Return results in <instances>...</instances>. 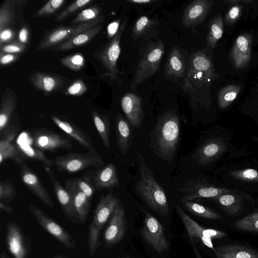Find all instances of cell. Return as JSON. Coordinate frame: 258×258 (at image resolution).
<instances>
[{"label": "cell", "instance_id": "17", "mask_svg": "<svg viewBox=\"0 0 258 258\" xmlns=\"http://www.w3.org/2000/svg\"><path fill=\"white\" fill-rule=\"evenodd\" d=\"M214 253L218 258H258V248L236 242L215 247Z\"/></svg>", "mask_w": 258, "mask_h": 258}, {"label": "cell", "instance_id": "22", "mask_svg": "<svg viewBox=\"0 0 258 258\" xmlns=\"http://www.w3.org/2000/svg\"><path fill=\"white\" fill-rule=\"evenodd\" d=\"M248 196L243 193L233 190L230 192L219 195L213 200L219 205L222 210L231 217L237 216L242 211L243 199Z\"/></svg>", "mask_w": 258, "mask_h": 258}, {"label": "cell", "instance_id": "26", "mask_svg": "<svg viewBox=\"0 0 258 258\" xmlns=\"http://www.w3.org/2000/svg\"><path fill=\"white\" fill-rule=\"evenodd\" d=\"M30 81L36 88L46 93L53 92L62 84L59 77L39 72L33 74Z\"/></svg>", "mask_w": 258, "mask_h": 258}, {"label": "cell", "instance_id": "7", "mask_svg": "<svg viewBox=\"0 0 258 258\" xmlns=\"http://www.w3.org/2000/svg\"><path fill=\"white\" fill-rule=\"evenodd\" d=\"M103 21V16L86 23L70 26L57 27L48 33L42 39L38 46L39 50H45L64 42L81 32L98 25Z\"/></svg>", "mask_w": 258, "mask_h": 258}, {"label": "cell", "instance_id": "35", "mask_svg": "<svg viewBox=\"0 0 258 258\" xmlns=\"http://www.w3.org/2000/svg\"><path fill=\"white\" fill-rule=\"evenodd\" d=\"M233 226L240 231L258 233V210L236 221Z\"/></svg>", "mask_w": 258, "mask_h": 258}, {"label": "cell", "instance_id": "6", "mask_svg": "<svg viewBox=\"0 0 258 258\" xmlns=\"http://www.w3.org/2000/svg\"><path fill=\"white\" fill-rule=\"evenodd\" d=\"M127 20L121 23L118 31L111 40L101 50L98 54V58L101 62L106 73L103 75L120 83L118 75L121 73L117 67V62L120 53V42Z\"/></svg>", "mask_w": 258, "mask_h": 258}, {"label": "cell", "instance_id": "5", "mask_svg": "<svg viewBox=\"0 0 258 258\" xmlns=\"http://www.w3.org/2000/svg\"><path fill=\"white\" fill-rule=\"evenodd\" d=\"M51 161L52 166L68 173L77 172L90 167L99 168L103 165V161L96 150L85 153L70 152L56 156Z\"/></svg>", "mask_w": 258, "mask_h": 258}, {"label": "cell", "instance_id": "13", "mask_svg": "<svg viewBox=\"0 0 258 258\" xmlns=\"http://www.w3.org/2000/svg\"><path fill=\"white\" fill-rule=\"evenodd\" d=\"M126 230V218L124 208L119 204L111 216L109 222L104 233L103 239L109 246L119 242Z\"/></svg>", "mask_w": 258, "mask_h": 258}, {"label": "cell", "instance_id": "36", "mask_svg": "<svg viewBox=\"0 0 258 258\" xmlns=\"http://www.w3.org/2000/svg\"><path fill=\"white\" fill-rule=\"evenodd\" d=\"M241 90L239 85H230L223 88L218 95V103L221 109H225L235 99Z\"/></svg>", "mask_w": 258, "mask_h": 258}, {"label": "cell", "instance_id": "42", "mask_svg": "<svg viewBox=\"0 0 258 258\" xmlns=\"http://www.w3.org/2000/svg\"><path fill=\"white\" fill-rule=\"evenodd\" d=\"M231 176L236 180L258 182V171L251 168L237 170L230 173Z\"/></svg>", "mask_w": 258, "mask_h": 258}, {"label": "cell", "instance_id": "29", "mask_svg": "<svg viewBox=\"0 0 258 258\" xmlns=\"http://www.w3.org/2000/svg\"><path fill=\"white\" fill-rule=\"evenodd\" d=\"M115 125L117 144L121 153L124 155L130 145L131 129L127 121L120 114H118L116 118Z\"/></svg>", "mask_w": 258, "mask_h": 258}, {"label": "cell", "instance_id": "14", "mask_svg": "<svg viewBox=\"0 0 258 258\" xmlns=\"http://www.w3.org/2000/svg\"><path fill=\"white\" fill-rule=\"evenodd\" d=\"M213 5V2L208 0H197L191 2L183 13L182 25L189 28L200 24L205 19Z\"/></svg>", "mask_w": 258, "mask_h": 258}, {"label": "cell", "instance_id": "16", "mask_svg": "<svg viewBox=\"0 0 258 258\" xmlns=\"http://www.w3.org/2000/svg\"><path fill=\"white\" fill-rule=\"evenodd\" d=\"M33 143L36 148L54 151L58 149L70 150L73 145L70 141L53 132L40 131L33 136Z\"/></svg>", "mask_w": 258, "mask_h": 258}, {"label": "cell", "instance_id": "49", "mask_svg": "<svg viewBox=\"0 0 258 258\" xmlns=\"http://www.w3.org/2000/svg\"><path fill=\"white\" fill-rule=\"evenodd\" d=\"M25 48V44L15 41L5 45H1V52L11 54L21 53Z\"/></svg>", "mask_w": 258, "mask_h": 258}, {"label": "cell", "instance_id": "9", "mask_svg": "<svg viewBox=\"0 0 258 258\" xmlns=\"http://www.w3.org/2000/svg\"><path fill=\"white\" fill-rule=\"evenodd\" d=\"M29 209L39 225L65 247L71 250L76 248V241L66 229L33 204H30Z\"/></svg>", "mask_w": 258, "mask_h": 258}, {"label": "cell", "instance_id": "32", "mask_svg": "<svg viewBox=\"0 0 258 258\" xmlns=\"http://www.w3.org/2000/svg\"><path fill=\"white\" fill-rule=\"evenodd\" d=\"M180 201L185 208L195 215L212 220H220L223 218L218 213L203 205L187 200L183 197Z\"/></svg>", "mask_w": 258, "mask_h": 258}, {"label": "cell", "instance_id": "10", "mask_svg": "<svg viewBox=\"0 0 258 258\" xmlns=\"http://www.w3.org/2000/svg\"><path fill=\"white\" fill-rule=\"evenodd\" d=\"M145 217L141 234L145 240L159 253L166 251L169 247L164 228L161 223L149 212L145 211Z\"/></svg>", "mask_w": 258, "mask_h": 258}, {"label": "cell", "instance_id": "56", "mask_svg": "<svg viewBox=\"0 0 258 258\" xmlns=\"http://www.w3.org/2000/svg\"><path fill=\"white\" fill-rule=\"evenodd\" d=\"M128 2L136 4H146L154 2L152 0H128Z\"/></svg>", "mask_w": 258, "mask_h": 258}, {"label": "cell", "instance_id": "4", "mask_svg": "<svg viewBox=\"0 0 258 258\" xmlns=\"http://www.w3.org/2000/svg\"><path fill=\"white\" fill-rule=\"evenodd\" d=\"M164 53V44L161 41L152 42L147 46L138 61L130 84L132 90L158 72Z\"/></svg>", "mask_w": 258, "mask_h": 258}, {"label": "cell", "instance_id": "8", "mask_svg": "<svg viewBox=\"0 0 258 258\" xmlns=\"http://www.w3.org/2000/svg\"><path fill=\"white\" fill-rule=\"evenodd\" d=\"M176 211L190 238L191 240L193 238L199 239L214 252L215 247L212 239H222L227 236V233L223 231L202 227L187 215L178 205H176Z\"/></svg>", "mask_w": 258, "mask_h": 258}, {"label": "cell", "instance_id": "31", "mask_svg": "<svg viewBox=\"0 0 258 258\" xmlns=\"http://www.w3.org/2000/svg\"><path fill=\"white\" fill-rule=\"evenodd\" d=\"M158 23L156 20L150 19L145 16H141L137 20L133 26L132 38L135 40L139 38H148L151 33H155L156 26Z\"/></svg>", "mask_w": 258, "mask_h": 258}, {"label": "cell", "instance_id": "23", "mask_svg": "<svg viewBox=\"0 0 258 258\" xmlns=\"http://www.w3.org/2000/svg\"><path fill=\"white\" fill-rule=\"evenodd\" d=\"M66 188L72 198L73 205L80 223L86 222L90 210V200L77 186L73 179L66 182Z\"/></svg>", "mask_w": 258, "mask_h": 258}, {"label": "cell", "instance_id": "25", "mask_svg": "<svg viewBox=\"0 0 258 258\" xmlns=\"http://www.w3.org/2000/svg\"><path fill=\"white\" fill-rule=\"evenodd\" d=\"M93 180L95 187L99 190L117 186L119 181L115 166L108 163L98 171Z\"/></svg>", "mask_w": 258, "mask_h": 258}, {"label": "cell", "instance_id": "41", "mask_svg": "<svg viewBox=\"0 0 258 258\" xmlns=\"http://www.w3.org/2000/svg\"><path fill=\"white\" fill-rule=\"evenodd\" d=\"M16 196V190L10 179L0 182V201L7 203L12 201Z\"/></svg>", "mask_w": 258, "mask_h": 258}, {"label": "cell", "instance_id": "30", "mask_svg": "<svg viewBox=\"0 0 258 258\" xmlns=\"http://www.w3.org/2000/svg\"><path fill=\"white\" fill-rule=\"evenodd\" d=\"M233 191L224 188L214 187L208 185H195L191 191L183 197V198L192 201L201 198L214 199L220 195Z\"/></svg>", "mask_w": 258, "mask_h": 258}, {"label": "cell", "instance_id": "43", "mask_svg": "<svg viewBox=\"0 0 258 258\" xmlns=\"http://www.w3.org/2000/svg\"><path fill=\"white\" fill-rule=\"evenodd\" d=\"M63 0H51L47 2L33 15L35 17L46 16L54 13L64 3Z\"/></svg>", "mask_w": 258, "mask_h": 258}, {"label": "cell", "instance_id": "54", "mask_svg": "<svg viewBox=\"0 0 258 258\" xmlns=\"http://www.w3.org/2000/svg\"><path fill=\"white\" fill-rule=\"evenodd\" d=\"M0 209L7 213H12L14 212L13 208L7 203L0 201Z\"/></svg>", "mask_w": 258, "mask_h": 258}, {"label": "cell", "instance_id": "59", "mask_svg": "<svg viewBox=\"0 0 258 258\" xmlns=\"http://www.w3.org/2000/svg\"><path fill=\"white\" fill-rule=\"evenodd\" d=\"M119 258H129V257L126 256V257H119Z\"/></svg>", "mask_w": 258, "mask_h": 258}, {"label": "cell", "instance_id": "33", "mask_svg": "<svg viewBox=\"0 0 258 258\" xmlns=\"http://www.w3.org/2000/svg\"><path fill=\"white\" fill-rule=\"evenodd\" d=\"M92 116L94 125L104 144L107 147L110 146V124L108 118L100 114L96 111L92 112Z\"/></svg>", "mask_w": 258, "mask_h": 258}, {"label": "cell", "instance_id": "12", "mask_svg": "<svg viewBox=\"0 0 258 258\" xmlns=\"http://www.w3.org/2000/svg\"><path fill=\"white\" fill-rule=\"evenodd\" d=\"M16 164L20 167L21 177L27 188L46 206L53 208V202L36 174L22 159Z\"/></svg>", "mask_w": 258, "mask_h": 258}, {"label": "cell", "instance_id": "1", "mask_svg": "<svg viewBox=\"0 0 258 258\" xmlns=\"http://www.w3.org/2000/svg\"><path fill=\"white\" fill-rule=\"evenodd\" d=\"M138 162L141 177L136 185V192L153 210L161 215H167L169 208L164 190L141 155L138 156Z\"/></svg>", "mask_w": 258, "mask_h": 258}, {"label": "cell", "instance_id": "44", "mask_svg": "<svg viewBox=\"0 0 258 258\" xmlns=\"http://www.w3.org/2000/svg\"><path fill=\"white\" fill-rule=\"evenodd\" d=\"M73 180L79 189L90 200L93 196L95 187L91 184L89 178L84 176Z\"/></svg>", "mask_w": 258, "mask_h": 258}, {"label": "cell", "instance_id": "38", "mask_svg": "<svg viewBox=\"0 0 258 258\" xmlns=\"http://www.w3.org/2000/svg\"><path fill=\"white\" fill-rule=\"evenodd\" d=\"M14 1H7L0 10V31L7 28L14 17Z\"/></svg>", "mask_w": 258, "mask_h": 258}, {"label": "cell", "instance_id": "2", "mask_svg": "<svg viewBox=\"0 0 258 258\" xmlns=\"http://www.w3.org/2000/svg\"><path fill=\"white\" fill-rule=\"evenodd\" d=\"M179 133V119L174 111H167L159 117L155 129L156 143L164 159L171 161L174 157Z\"/></svg>", "mask_w": 258, "mask_h": 258}, {"label": "cell", "instance_id": "15", "mask_svg": "<svg viewBox=\"0 0 258 258\" xmlns=\"http://www.w3.org/2000/svg\"><path fill=\"white\" fill-rule=\"evenodd\" d=\"M45 171L49 177L54 192L64 214L72 222H79L74 209L71 194L66 188L63 187L59 183L50 167H46Z\"/></svg>", "mask_w": 258, "mask_h": 258}, {"label": "cell", "instance_id": "51", "mask_svg": "<svg viewBox=\"0 0 258 258\" xmlns=\"http://www.w3.org/2000/svg\"><path fill=\"white\" fill-rule=\"evenodd\" d=\"M18 55L15 54L1 52L0 62L2 65H6L15 61Z\"/></svg>", "mask_w": 258, "mask_h": 258}, {"label": "cell", "instance_id": "20", "mask_svg": "<svg viewBox=\"0 0 258 258\" xmlns=\"http://www.w3.org/2000/svg\"><path fill=\"white\" fill-rule=\"evenodd\" d=\"M251 43L252 36L250 34H243L236 38L231 52L232 60L236 68H243L249 62Z\"/></svg>", "mask_w": 258, "mask_h": 258}, {"label": "cell", "instance_id": "34", "mask_svg": "<svg viewBox=\"0 0 258 258\" xmlns=\"http://www.w3.org/2000/svg\"><path fill=\"white\" fill-rule=\"evenodd\" d=\"M223 33V21L220 14L217 15L211 21L207 38L208 45L214 48Z\"/></svg>", "mask_w": 258, "mask_h": 258}, {"label": "cell", "instance_id": "58", "mask_svg": "<svg viewBox=\"0 0 258 258\" xmlns=\"http://www.w3.org/2000/svg\"><path fill=\"white\" fill-rule=\"evenodd\" d=\"M53 258H67V257L62 256V255H55L54 256H53Z\"/></svg>", "mask_w": 258, "mask_h": 258}, {"label": "cell", "instance_id": "19", "mask_svg": "<svg viewBox=\"0 0 258 258\" xmlns=\"http://www.w3.org/2000/svg\"><path fill=\"white\" fill-rule=\"evenodd\" d=\"M123 112L130 123L137 128L141 125L144 118L142 98L133 93H127L120 101Z\"/></svg>", "mask_w": 258, "mask_h": 258}, {"label": "cell", "instance_id": "27", "mask_svg": "<svg viewBox=\"0 0 258 258\" xmlns=\"http://www.w3.org/2000/svg\"><path fill=\"white\" fill-rule=\"evenodd\" d=\"M16 105V97L9 89L4 92L1 99L0 108V133L8 126L11 115Z\"/></svg>", "mask_w": 258, "mask_h": 258}, {"label": "cell", "instance_id": "3", "mask_svg": "<svg viewBox=\"0 0 258 258\" xmlns=\"http://www.w3.org/2000/svg\"><path fill=\"white\" fill-rule=\"evenodd\" d=\"M215 76L214 65L210 58L203 52H196L188 59L183 79V90L186 92L201 88Z\"/></svg>", "mask_w": 258, "mask_h": 258}, {"label": "cell", "instance_id": "55", "mask_svg": "<svg viewBox=\"0 0 258 258\" xmlns=\"http://www.w3.org/2000/svg\"><path fill=\"white\" fill-rule=\"evenodd\" d=\"M251 0H234V1H224L225 3H227L229 5H236V4H248L252 2Z\"/></svg>", "mask_w": 258, "mask_h": 258}, {"label": "cell", "instance_id": "11", "mask_svg": "<svg viewBox=\"0 0 258 258\" xmlns=\"http://www.w3.org/2000/svg\"><path fill=\"white\" fill-rule=\"evenodd\" d=\"M6 240L8 250L14 258H27L32 251L30 239L14 221L7 224Z\"/></svg>", "mask_w": 258, "mask_h": 258}, {"label": "cell", "instance_id": "46", "mask_svg": "<svg viewBox=\"0 0 258 258\" xmlns=\"http://www.w3.org/2000/svg\"><path fill=\"white\" fill-rule=\"evenodd\" d=\"M23 151L30 158L41 162L47 167L52 166L51 159L47 158L39 149L28 147L23 149Z\"/></svg>", "mask_w": 258, "mask_h": 258}, {"label": "cell", "instance_id": "47", "mask_svg": "<svg viewBox=\"0 0 258 258\" xmlns=\"http://www.w3.org/2000/svg\"><path fill=\"white\" fill-rule=\"evenodd\" d=\"M243 5L236 4L228 11L225 15V22L229 25L234 24L240 18L242 14Z\"/></svg>", "mask_w": 258, "mask_h": 258}, {"label": "cell", "instance_id": "18", "mask_svg": "<svg viewBox=\"0 0 258 258\" xmlns=\"http://www.w3.org/2000/svg\"><path fill=\"white\" fill-rule=\"evenodd\" d=\"M227 144L222 139L215 138L203 144L192 155L200 165H207L214 161L225 151Z\"/></svg>", "mask_w": 258, "mask_h": 258}, {"label": "cell", "instance_id": "24", "mask_svg": "<svg viewBox=\"0 0 258 258\" xmlns=\"http://www.w3.org/2000/svg\"><path fill=\"white\" fill-rule=\"evenodd\" d=\"M185 70V60L182 53L177 47L172 48L165 63V78L172 80L178 79L184 76Z\"/></svg>", "mask_w": 258, "mask_h": 258}, {"label": "cell", "instance_id": "39", "mask_svg": "<svg viewBox=\"0 0 258 258\" xmlns=\"http://www.w3.org/2000/svg\"><path fill=\"white\" fill-rule=\"evenodd\" d=\"M100 12V9L97 6L90 7L79 13L71 23L77 25L92 21L100 16H99Z\"/></svg>", "mask_w": 258, "mask_h": 258}, {"label": "cell", "instance_id": "48", "mask_svg": "<svg viewBox=\"0 0 258 258\" xmlns=\"http://www.w3.org/2000/svg\"><path fill=\"white\" fill-rule=\"evenodd\" d=\"M87 90V86L82 79L75 81L67 89V93L71 95L80 96Z\"/></svg>", "mask_w": 258, "mask_h": 258}, {"label": "cell", "instance_id": "57", "mask_svg": "<svg viewBox=\"0 0 258 258\" xmlns=\"http://www.w3.org/2000/svg\"><path fill=\"white\" fill-rule=\"evenodd\" d=\"M0 258H11L9 255L5 251L1 253Z\"/></svg>", "mask_w": 258, "mask_h": 258}, {"label": "cell", "instance_id": "28", "mask_svg": "<svg viewBox=\"0 0 258 258\" xmlns=\"http://www.w3.org/2000/svg\"><path fill=\"white\" fill-rule=\"evenodd\" d=\"M102 28V25H98L89 28L59 45L57 47V50H67L84 45L98 34Z\"/></svg>", "mask_w": 258, "mask_h": 258}, {"label": "cell", "instance_id": "37", "mask_svg": "<svg viewBox=\"0 0 258 258\" xmlns=\"http://www.w3.org/2000/svg\"><path fill=\"white\" fill-rule=\"evenodd\" d=\"M12 159L15 163L22 159L19 156V152L12 142L0 141V163L7 159Z\"/></svg>", "mask_w": 258, "mask_h": 258}, {"label": "cell", "instance_id": "21", "mask_svg": "<svg viewBox=\"0 0 258 258\" xmlns=\"http://www.w3.org/2000/svg\"><path fill=\"white\" fill-rule=\"evenodd\" d=\"M55 124L65 133L75 140L88 151L96 150L90 137L76 125L55 115H50Z\"/></svg>", "mask_w": 258, "mask_h": 258}, {"label": "cell", "instance_id": "52", "mask_svg": "<svg viewBox=\"0 0 258 258\" xmlns=\"http://www.w3.org/2000/svg\"><path fill=\"white\" fill-rule=\"evenodd\" d=\"M14 32L12 30L6 28L0 31V42L1 45L3 43L11 40L14 37Z\"/></svg>", "mask_w": 258, "mask_h": 258}, {"label": "cell", "instance_id": "45", "mask_svg": "<svg viewBox=\"0 0 258 258\" xmlns=\"http://www.w3.org/2000/svg\"><path fill=\"white\" fill-rule=\"evenodd\" d=\"M91 0H77L72 3L56 18V21H61L68 18L70 15L83 8L87 4L91 3Z\"/></svg>", "mask_w": 258, "mask_h": 258}, {"label": "cell", "instance_id": "40", "mask_svg": "<svg viewBox=\"0 0 258 258\" xmlns=\"http://www.w3.org/2000/svg\"><path fill=\"white\" fill-rule=\"evenodd\" d=\"M60 62L64 66L74 71L81 70L85 66V60L81 53H77L60 59Z\"/></svg>", "mask_w": 258, "mask_h": 258}, {"label": "cell", "instance_id": "53", "mask_svg": "<svg viewBox=\"0 0 258 258\" xmlns=\"http://www.w3.org/2000/svg\"><path fill=\"white\" fill-rule=\"evenodd\" d=\"M29 38V30L26 26H23L20 30L18 39L20 42L25 44L28 42Z\"/></svg>", "mask_w": 258, "mask_h": 258}, {"label": "cell", "instance_id": "50", "mask_svg": "<svg viewBox=\"0 0 258 258\" xmlns=\"http://www.w3.org/2000/svg\"><path fill=\"white\" fill-rule=\"evenodd\" d=\"M120 19L109 23L107 27V35L109 39L113 38L118 31Z\"/></svg>", "mask_w": 258, "mask_h": 258}]
</instances>
